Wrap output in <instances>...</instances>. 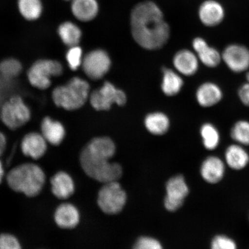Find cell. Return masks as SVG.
<instances>
[{
    "label": "cell",
    "mask_w": 249,
    "mask_h": 249,
    "mask_svg": "<svg viewBox=\"0 0 249 249\" xmlns=\"http://www.w3.org/2000/svg\"><path fill=\"white\" fill-rule=\"evenodd\" d=\"M130 26L134 40L145 49H161L170 38L169 25L160 8L152 1L140 2L133 8Z\"/></svg>",
    "instance_id": "1"
},
{
    "label": "cell",
    "mask_w": 249,
    "mask_h": 249,
    "mask_svg": "<svg viewBox=\"0 0 249 249\" xmlns=\"http://www.w3.org/2000/svg\"><path fill=\"white\" fill-rule=\"evenodd\" d=\"M115 152L116 146L110 138L93 139L81 152V166L87 176L99 182L117 181L122 176L123 169L119 164L109 161Z\"/></svg>",
    "instance_id": "2"
},
{
    "label": "cell",
    "mask_w": 249,
    "mask_h": 249,
    "mask_svg": "<svg viewBox=\"0 0 249 249\" xmlns=\"http://www.w3.org/2000/svg\"><path fill=\"white\" fill-rule=\"evenodd\" d=\"M46 176L38 165L24 163L9 171L7 176L8 185L13 191L27 197H35L42 191Z\"/></svg>",
    "instance_id": "3"
},
{
    "label": "cell",
    "mask_w": 249,
    "mask_h": 249,
    "mask_svg": "<svg viewBox=\"0 0 249 249\" xmlns=\"http://www.w3.org/2000/svg\"><path fill=\"white\" fill-rule=\"evenodd\" d=\"M89 86L86 81L74 77L67 85L53 90V100L58 107L73 110L82 107L89 97Z\"/></svg>",
    "instance_id": "4"
},
{
    "label": "cell",
    "mask_w": 249,
    "mask_h": 249,
    "mask_svg": "<svg viewBox=\"0 0 249 249\" xmlns=\"http://www.w3.org/2000/svg\"><path fill=\"white\" fill-rule=\"evenodd\" d=\"M126 201V193L117 181L105 183L98 193V206L107 214H115L120 213Z\"/></svg>",
    "instance_id": "5"
},
{
    "label": "cell",
    "mask_w": 249,
    "mask_h": 249,
    "mask_svg": "<svg viewBox=\"0 0 249 249\" xmlns=\"http://www.w3.org/2000/svg\"><path fill=\"white\" fill-rule=\"evenodd\" d=\"M63 68L60 62L51 60L37 61L28 71V78L31 85L40 89H48L51 78L61 75Z\"/></svg>",
    "instance_id": "6"
},
{
    "label": "cell",
    "mask_w": 249,
    "mask_h": 249,
    "mask_svg": "<svg viewBox=\"0 0 249 249\" xmlns=\"http://www.w3.org/2000/svg\"><path fill=\"white\" fill-rule=\"evenodd\" d=\"M30 111L19 96H13L3 105L0 113L2 123L9 129H17L30 120Z\"/></svg>",
    "instance_id": "7"
},
{
    "label": "cell",
    "mask_w": 249,
    "mask_h": 249,
    "mask_svg": "<svg viewBox=\"0 0 249 249\" xmlns=\"http://www.w3.org/2000/svg\"><path fill=\"white\" fill-rule=\"evenodd\" d=\"M92 107L96 110H107L111 106L125 104L126 96L122 90L117 89L110 82H105L100 89L95 90L89 96Z\"/></svg>",
    "instance_id": "8"
},
{
    "label": "cell",
    "mask_w": 249,
    "mask_h": 249,
    "mask_svg": "<svg viewBox=\"0 0 249 249\" xmlns=\"http://www.w3.org/2000/svg\"><path fill=\"white\" fill-rule=\"evenodd\" d=\"M82 67L86 75L92 80H99L108 72L111 60L107 52L96 49L87 54L82 61Z\"/></svg>",
    "instance_id": "9"
},
{
    "label": "cell",
    "mask_w": 249,
    "mask_h": 249,
    "mask_svg": "<svg viewBox=\"0 0 249 249\" xmlns=\"http://www.w3.org/2000/svg\"><path fill=\"white\" fill-rule=\"evenodd\" d=\"M222 61L234 73L247 72L249 70V49L239 43L227 46L222 53Z\"/></svg>",
    "instance_id": "10"
},
{
    "label": "cell",
    "mask_w": 249,
    "mask_h": 249,
    "mask_svg": "<svg viewBox=\"0 0 249 249\" xmlns=\"http://www.w3.org/2000/svg\"><path fill=\"white\" fill-rule=\"evenodd\" d=\"M166 191L164 206L169 211L179 209L189 194L188 187L182 176H177L170 179L167 183Z\"/></svg>",
    "instance_id": "11"
},
{
    "label": "cell",
    "mask_w": 249,
    "mask_h": 249,
    "mask_svg": "<svg viewBox=\"0 0 249 249\" xmlns=\"http://www.w3.org/2000/svg\"><path fill=\"white\" fill-rule=\"evenodd\" d=\"M225 12L223 5L215 0H206L198 9L201 22L207 27H214L222 22Z\"/></svg>",
    "instance_id": "12"
},
{
    "label": "cell",
    "mask_w": 249,
    "mask_h": 249,
    "mask_svg": "<svg viewBox=\"0 0 249 249\" xmlns=\"http://www.w3.org/2000/svg\"><path fill=\"white\" fill-rule=\"evenodd\" d=\"M193 48L198 60L208 68H216L222 61V53L211 47L204 39L197 37L192 43Z\"/></svg>",
    "instance_id": "13"
},
{
    "label": "cell",
    "mask_w": 249,
    "mask_h": 249,
    "mask_svg": "<svg viewBox=\"0 0 249 249\" xmlns=\"http://www.w3.org/2000/svg\"><path fill=\"white\" fill-rule=\"evenodd\" d=\"M56 225L63 229H72L79 225L80 214L76 206L69 202H64L56 209L54 213Z\"/></svg>",
    "instance_id": "14"
},
{
    "label": "cell",
    "mask_w": 249,
    "mask_h": 249,
    "mask_svg": "<svg viewBox=\"0 0 249 249\" xmlns=\"http://www.w3.org/2000/svg\"><path fill=\"white\" fill-rule=\"evenodd\" d=\"M225 171L224 161L219 157L211 156L202 162L200 173L205 181L211 184H216L223 179Z\"/></svg>",
    "instance_id": "15"
},
{
    "label": "cell",
    "mask_w": 249,
    "mask_h": 249,
    "mask_svg": "<svg viewBox=\"0 0 249 249\" xmlns=\"http://www.w3.org/2000/svg\"><path fill=\"white\" fill-rule=\"evenodd\" d=\"M53 194L58 199L65 200L71 197L75 191V184L69 174L59 171L51 179Z\"/></svg>",
    "instance_id": "16"
},
{
    "label": "cell",
    "mask_w": 249,
    "mask_h": 249,
    "mask_svg": "<svg viewBox=\"0 0 249 249\" xmlns=\"http://www.w3.org/2000/svg\"><path fill=\"white\" fill-rule=\"evenodd\" d=\"M23 154L33 160L42 158L47 150V142L42 135L31 133L24 136L21 143Z\"/></svg>",
    "instance_id": "17"
},
{
    "label": "cell",
    "mask_w": 249,
    "mask_h": 249,
    "mask_svg": "<svg viewBox=\"0 0 249 249\" xmlns=\"http://www.w3.org/2000/svg\"><path fill=\"white\" fill-rule=\"evenodd\" d=\"M223 98L220 87L213 82H206L198 87L196 92L198 104L203 107H210L219 104Z\"/></svg>",
    "instance_id": "18"
},
{
    "label": "cell",
    "mask_w": 249,
    "mask_h": 249,
    "mask_svg": "<svg viewBox=\"0 0 249 249\" xmlns=\"http://www.w3.org/2000/svg\"><path fill=\"white\" fill-rule=\"evenodd\" d=\"M71 11L74 18L89 22L97 17L99 6L97 0H71Z\"/></svg>",
    "instance_id": "19"
},
{
    "label": "cell",
    "mask_w": 249,
    "mask_h": 249,
    "mask_svg": "<svg viewBox=\"0 0 249 249\" xmlns=\"http://www.w3.org/2000/svg\"><path fill=\"white\" fill-rule=\"evenodd\" d=\"M197 55L189 50H182L177 53L173 59L174 66L180 73L185 76L194 75L198 69Z\"/></svg>",
    "instance_id": "20"
},
{
    "label": "cell",
    "mask_w": 249,
    "mask_h": 249,
    "mask_svg": "<svg viewBox=\"0 0 249 249\" xmlns=\"http://www.w3.org/2000/svg\"><path fill=\"white\" fill-rule=\"evenodd\" d=\"M226 163L230 169L239 171L249 163V154L244 146L235 143L227 147L225 153Z\"/></svg>",
    "instance_id": "21"
},
{
    "label": "cell",
    "mask_w": 249,
    "mask_h": 249,
    "mask_svg": "<svg viewBox=\"0 0 249 249\" xmlns=\"http://www.w3.org/2000/svg\"><path fill=\"white\" fill-rule=\"evenodd\" d=\"M41 131L46 141L52 145L60 144L65 138V131L63 125L49 117H46L43 120Z\"/></svg>",
    "instance_id": "22"
},
{
    "label": "cell",
    "mask_w": 249,
    "mask_h": 249,
    "mask_svg": "<svg viewBox=\"0 0 249 249\" xmlns=\"http://www.w3.org/2000/svg\"><path fill=\"white\" fill-rule=\"evenodd\" d=\"M58 33L62 41L70 48L77 46L82 36L80 27L71 21L62 23L58 27Z\"/></svg>",
    "instance_id": "23"
},
{
    "label": "cell",
    "mask_w": 249,
    "mask_h": 249,
    "mask_svg": "<svg viewBox=\"0 0 249 249\" xmlns=\"http://www.w3.org/2000/svg\"><path fill=\"white\" fill-rule=\"evenodd\" d=\"M144 124L148 131L155 135H164L170 126L169 119L166 115L158 112L147 115Z\"/></svg>",
    "instance_id": "24"
},
{
    "label": "cell",
    "mask_w": 249,
    "mask_h": 249,
    "mask_svg": "<svg viewBox=\"0 0 249 249\" xmlns=\"http://www.w3.org/2000/svg\"><path fill=\"white\" fill-rule=\"evenodd\" d=\"M183 84L179 74L170 69H164L161 89L165 95L169 96L177 95L181 89Z\"/></svg>",
    "instance_id": "25"
},
{
    "label": "cell",
    "mask_w": 249,
    "mask_h": 249,
    "mask_svg": "<svg viewBox=\"0 0 249 249\" xmlns=\"http://www.w3.org/2000/svg\"><path fill=\"white\" fill-rule=\"evenodd\" d=\"M18 5L20 14L27 20L38 19L42 14L41 0H18Z\"/></svg>",
    "instance_id": "26"
},
{
    "label": "cell",
    "mask_w": 249,
    "mask_h": 249,
    "mask_svg": "<svg viewBox=\"0 0 249 249\" xmlns=\"http://www.w3.org/2000/svg\"><path fill=\"white\" fill-rule=\"evenodd\" d=\"M200 135L204 147L208 150H214L220 142V135L219 130L213 124L205 123L200 129Z\"/></svg>",
    "instance_id": "27"
},
{
    "label": "cell",
    "mask_w": 249,
    "mask_h": 249,
    "mask_svg": "<svg viewBox=\"0 0 249 249\" xmlns=\"http://www.w3.org/2000/svg\"><path fill=\"white\" fill-rule=\"evenodd\" d=\"M230 136L238 144L249 146V121L240 120L233 124Z\"/></svg>",
    "instance_id": "28"
},
{
    "label": "cell",
    "mask_w": 249,
    "mask_h": 249,
    "mask_svg": "<svg viewBox=\"0 0 249 249\" xmlns=\"http://www.w3.org/2000/svg\"><path fill=\"white\" fill-rule=\"evenodd\" d=\"M22 70V67L19 61L15 59L9 58L0 63V73L6 78L17 77Z\"/></svg>",
    "instance_id": "29"
},
{
    "label": "cell",
    "mask_w": 249,
    "mask_h": 249,
    "mask_svg": "<svg viewBox=\"0 0 249 249\" xmlns=\"http://www.w3.org/2000/svg\"><path fill=\"white\" fill-rule=\"evenodd\" d=\"M211 249H238V247L236 242L229 236L218 235L212 241Z\"/></svg>",
    "instance_id": "30"
},
{
    "label": "cell",
    "mask_w": 249,
    "mask_h": 249,
    "mask_svg": "<svg viewBox=\"0 0 249 249\" xmlns=\"http://www.w3.org/2000/svg\"><path fill=\"white\" fill-rule=\"evenodd\" d=\"M67 60L71 69L75 71L82 64V50L78 46L71 47L67 52Z\"/></svg>",
    "instance_id": "31"
},
{
    "label": "cell",
    "mask_w": 249,
    "mask_h": 249,
    "mask_svg": "<svg viewBox=\"0 0 249 249\" xmlns=\"http://www.w3.org/2000/svg\"><path fill=\"white\" fill-rule=\"evenodd\" d=\"M0 249H22L19 241L13 235L8 233L0 234Z\"/></svg>",
    "instance_id": "32"
},
{
    "label": "cell",
    "mask_w": 249,
    "mask_h": 249,
    "mask_svg": "<svg viewBox=\"0 0 249 249\" xmlns=\"http://www.w3.org/2000/svg\"><path fill=\"white\" fill-rule=\"evenodd\" d=\"M133 249H163L157 239L150 237H142L136 241Z\"/></svg>",
    "instance_id": "33"
},
{
    "label": "cell",
    "mask_w": 249,
    "mask_h": 249,
    "mask_svg": "<svg viewBox=\"0 0 249 249\" xmlns=\"http://www.w3.org/2000/svg\"><path fill=\"white\" fill-rule=\"evenodd\" d=\"M238 96L242 104L249 107V83L245 82L239 87Z\"/></svg>",
    "instance_id": "34"
},
{
    "label": "cell",
    "mask_w": 249,
    "mask_h": 249,
    "mask_svg": "<svg viewBox=\"0 0 249 249\" xmlns=\"http://www.w3.org/2000/svg\"><path fill=\"white\" fill-rule=\"evenodd\" d=\"M7 144L6 138L4 134L0 132V157L4 153Z\"/></svg>",
    "instance_id": "35"
},
{
    "label": "cell",
    "mask_w": 249,
    "mask_h": 249,
    "mask_svg": "<svg viewBox=\"0 0 249 249\" xmlns=\"http://www.w3.org/2000/svg\"><path fill=\"white\" fill-rule=\"evenodd\" d=\"M4 168H3V165L1 162V161L0 160V184L2 181L3 178H4Z\"/></svg>",
    "instance_id": "36"
},
{
    "label": "cell",
    "mask_w": 249,
    "mask_h": 249,
    "mask_svg": "<svg viewBox=\"0 0 249 249\" xmlns=\"http://www.w3.org/2000/svg\"><path fill=\"white\" fill-rule=\"evenodd\" d=\"M246 80H247V82L249 83V71H247V73H246Z\"/></svg>",
    "instance_id": "37"
},
{
    "label": "cell",
    "mask_w": 249,
    "mask_h": 249,
    "mask_svg": "<svg viewBox=\"0 0 249 249\" xmlns=\"http://www.w3.org/2000/svg\"><path fill=\"white\" fill-rule=\"evenodd\" d=\"M65 1H70V0H65Z\"/></svg>",
    "instance_id": "38"
}]
</instances>
